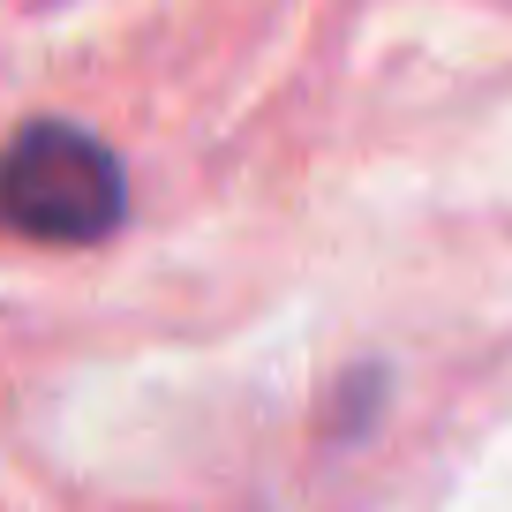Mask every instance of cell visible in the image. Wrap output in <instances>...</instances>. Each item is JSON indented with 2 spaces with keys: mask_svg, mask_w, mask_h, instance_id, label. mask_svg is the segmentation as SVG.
<instances>
[{
  "mask_svg": "<svg viewBox=\"0 0 512 512\" xmlns=\"http://www.w3.org/2000/svg\"><path fill=\"white\" fill-rule=\"evenodd\" d=\"M121 166L83 128L38 121L0 151V226L38 241H98L121 226Z\"/></svg>",
  "mask_w": 512,
  "mask_h": 512,
  "instance_id": "obj_1",
  "label": "cell"
}]
</instances>
